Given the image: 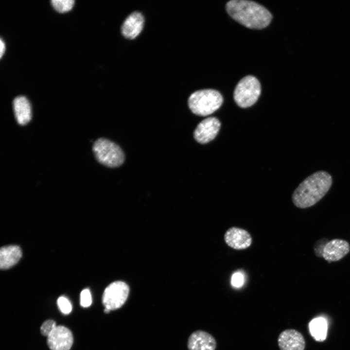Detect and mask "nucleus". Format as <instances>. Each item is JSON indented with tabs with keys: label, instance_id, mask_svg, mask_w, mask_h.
<instances>
[{
	"label": "nucleus",
	"instance_id": "15",
	"mask_svg": "<svg viewBox=\"0 0 350 350\" xmlns=\"http://www.w3.org/2000/svg\"><path fill=\"white\" fill-rule=\"evenodd\" d=\"M22 256L20 248L16 245L2 247L0 250V268L7 269L15 265Z\"/></svg>",
	"mask_w": 350,
	"mask_h": 350
},
{
	"label": "nucleus",
	"instance_id": "20",
	"mask_svg": "<svg viewBox=\"0 0 350 350\" xmlns=\"http://www.w3.org/2000/svg\"><path fill=\"white\" fill-rule=\"evenodd\" d=\"M55 322L51 319L44 321L40 327V332L44 336H48L56 327Z\"/></svg>",
	"mask_w": 350,
	"mask_h": 350
},
{
	"label": "nucleus",
	"instance_id": "6",
	"mask_svg": "<svg viewBox=\"0 0 350 350\" xmlns=\"http://www.w3.org/2000/svg\"><path fill=\"white\" fill-rule=\"evenodd\" d=\"M129 288L123 281H116L108 285L103 294L102 303L105 308L116 310L124 304L128 297Z\"/></svg>",
	"mask_w": 350,
	"mask_h": 350
},
{
	"label": "nucleus",
	"instance_id": "2",
	"mask_svg": "<svg viewBox=\"0 0 350 350\" xmlns=\"http://www.w3.org/2000/svg\"><path fill=\"white\" fill-rule=\"evenodd\" d=\"M229 15L241 24L250 29H262L272 20L269 11L260 4L246 0H231L226 4Z\"/></svg>",
	"mask_w": 350,
	"mask_h": 350
},
{
	"label": "nucleus",
	"instance_id": "4",
	"mask_svg": "<svg viewBox=\"0 0 350 350\" xmlns=\"http://www.w3.org/2000/svg\"><path fill=\"white\" fill-rule=\"evenodd\" d=\"M92 150L96 160L107 167H118L124 161L125 156L121 148L107 139L100 138L96 140Z\"/></svg>",
	"mask_w": 350,
	"mask_h": 350
},
{
	"label": "nucleus",
	"instance_id": "16",
	"mask_svg": "<svg viewBox=\"0 0 350 350\" xmlns=\"http://www.w3.org/2000/svg\"><path fill=\"white\" fill-rule=\"evenodd\" d=\"M311 335L318 342L324 341L327 333V323L322 317H317L312 320L309 324Z\"/></svg>",
	"mask_w": 350,
	"mask_h": 350
},
{
	"label": "nucleus",
	"instance_id": "18",
	"mask_svg": "<svg viewBox=\"0 0 350 350\" xmlns=\"http://www.w3.org/2000/svg\"><path fill=\"white\" fill-rule=\"evenodd\" d=\"M57 304L60 311L64 314H70L72 310L70 301L65 297H60L57 300Z\"/></svg>",
	"mask_w": 350,
	"mask_h": 350
},
{
	"label": "nucleus",
	"instance_id": "11",
	"mask_svg": "<svg viewBox=\"0 0 350 350\" xmlns=\"http://www.w3.org/2000/svg\"><path fill=\"white\" fill-rule=\"evenodd\" d=\"M280 350H304L306 345L302 334L294 329L282 331L278 338Z\"/></svg>",
	"mask_w": 350,
	"mask_h": 350
},
{
	"label": "nucleus",
	"instance_id": "5",
	"mask_svg": "<svg viewBox=\"0 0 350 350\" xmlns=\"http://www.w3.org/2000/svg\"><path fill=\"white\" fill-rule=\"evenodd\" d=\"M261 92V85L254 76L247 75L240 80L236 85L234 93V100L242 108L253 105L258 100Z\"/></svg>",
	"mask_w": 350,
	"mask_h": 350
},
{
	"label": "nucleus",
	"instance_id": "8",
	"mask_svg": "<svg viewBox=\"0 0 350 350\" xmlns=\"http://www.w3.org/2000/svg\"><path fill=\"white\" fill-rule=\"evenodd\" d=\"M47 344L51 350H70L73 337L71 331L63 326H57L47 336Z\"/></svg>",
	"mask_w": 350,
	"mask_h": 350
},
{
	"label": "nucleus",
	"instance_id": "17",
	"mask_svg": "<svg viewBox=\"0 0 350 350\" xmlns=\"http://www.w3.org/2000/svg\"><path fill=\"white\" fill-rule=\"evenodd\" d=\"M52 5L57 12L64 13L71 10L74 5L73 0H52Z\"/></svg>",
	"mask_w": 350,
	"mask_h": 350
},
{
	"label": "nucleus",
	"instance_id": "12",
	"mask_svg": "<svg viewBox=\"0 0 350 350\" xmlns=\"http://www.w3.org/2000/svg\"><path fill=\"white\" fill-rule=\"evenodd\" d=\"M216 346V341L213 336L202 330L191 333L187 341L189 350H215Z\"/></svg>",
	"mask_w": 350,
	"mask_h": 350
},
{
	"label": "nucleus",
	"instance_id": "23",
	"mask_svg": "<svg viewBox=\"0 0 350 350\" xmlns=\"http://www.w3.org/2000/svg\"><path fill=\"white\" fill-rule=\"evenodd\" d=\"M110 310H109V309H108L105 308V309H104V313H105L108 314V313H109L110 312Z\"/></svg>",
	"mask_w": 350,
	"mask_h": 350
},
{
	"label": "nucleus",
	"instance_id": "22",
	"mask_svg": "<svg viewBox=\"0 0 350 350\" xmlns=\"http://www.w3.org/2000/svg\"><path fill=\"white\" fill-rule=\"evenodd\" d=\"M5 51V44L2 41V39H0V57H1Z\"/></svg>",
	"mask_w": 350,
	"mask_h": 350
},
{
	"label": "nucleus",
	"instance_id": "21",
	"mask_svg": "<svg viewBox=\"0 0 350 350\" xmlns=\"http://www.w3.org/2000/svg\"><path fill=\"white\" fill-rule=\"evenodd\" d=\"M92 303L90 292L88 289L83 290L80 294V304L83 307H89Z\"/></svg>",
	"mask_w": 350,
	"mask_h": 350
},
{
	"label": "nucleus",
	"instance_id": "14",
	"mask_svg": "<svg viewBox=\"0 0 350 350\" xmlns=\"http://www.w3.org/2000/svg\"><path fill=\"white\" fill-rule=\"evenodd\" d=\"M13 107L15 117L17 122L24 125L28 123L32 118V110L30 103L24 96L16 97L13 101Z\"/></svg>",
	"mask_w": 350,
	"mask_h": 350
},
{
	"label": "nucleus",
	"instance_id": "13",
	"mask_svg": "<svg viewBox=\"0 0 350 350\" xmlns=\"http://www.w3.org/2000/svg\"><path fill=\"white\" fill-rule=\"evenodd\" d=\"M144 18L139 11H134L129 14L121 26V33L126 38L133 39L137 37L143 29Z\"/></svg>",
	"mask_w": 350,
	"mask_h": 350
},
{
	"label": "nucleus",
	"instance_id": "3",
	"mask_svg": "<svg viewBox=\"0 0 350 350\" xmlns=\"http://www.w3.org/2000/svg\"><path fill=\"white\" fill-rule=\"evenodd\" d=\"M223 102L221 93L213 89H204L193 92L189 97V108L194 114L208 116L220 108Z\"/></svg>",
	"mask_w": 350,
	"mask_h": 350
},
{
	"label": "nucleus",
	"instance_id": "19",
	"mask_svg": "<svg viewBox=\"0 0 350 350\" xmlns=\"http://www.w3.org/2000/svg\"><path fill=\"white\" fill-rule=\"evenodd\" d=\"M244 274L241 272H236L233 274L231 279V283L235 288H240L243 286L245 281Z\"/></svg>",
	"mask_w": 350,
	"mask_h": 350
},
{
	"label": "nucleus",
	"instance_id": "1",
	"mask_svg": "<svg viewBox=\"0 0 350 350\" xmlns=\"http://www.w3.org/2000/svg\"><path fill=\"white\" fill-rule=\"evenodd\" d=\"M332 183V176L319 171L306 178L292 194L294 205L300 209L311 207L319 201L328 192Z\"/></svg>",
	"mask_w": 350,
	"mask_h": 350
},
{
	"label": "nucleus",
	"instance_id": "9",
	"mask_svg": "<svg viewBox=\"0 0 350 350\" xmlns=\"http://www.w3.org/2000/svg\"><path fill=\"white\" fill-rule=\"evenodd\" d=\"M226 244L235 250H243L249 247L252 242L250 233L246 230L233 227L228 228L224 236Z\"/></svg>",
	"mask_w": 350,
	"mask_h": 350
},
{
	"label": "nucleus",
	"instance_id": "7",
	"mask_svg": "<svg viewBox=\"0 0 350 350\" xmlns=\"http://www.w3.org/2000/svg\"><path fill=\"white\" fill-rule=\"evenodd\" d=\"M220 127L221 123L217 118L208 117L198 123L194 131L193 137L199 143H207L215 138Z\"/></svg>",
	"mask_w": 350,
	"mask_h": 350
},
{
	"label": "nucleus",
	"instance_id": "10",
	"mask_svg": "<svg viewBox=\"0 0 350 350\" xmlns=\"http://www.w3.org/2000/svg\"><path fill=\"white\" fill-rule=\"evenodd\" d=\"M350 251L348 242L341 239H334L325 244L322 257L329 262H337L343 258Z\"/></svg>",
	"mask_w": 350,
	"mask_h": 350
}]
</instances>
